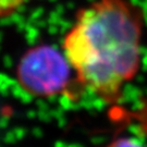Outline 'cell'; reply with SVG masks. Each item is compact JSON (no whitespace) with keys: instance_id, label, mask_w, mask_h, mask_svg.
I'll return each instance as SVG.
<instances>
[{"instance_id":"3","label":"cell","mask_w":147,"mask_h":147,"mask_svg":"<svg viewBox=\"0 0 147 147\" xmlns=\"http://www.w3.org/2000/svg\"><path fill=\"white\" fill-rule=\"evenodd\" d=\"M27 0H0V19L12 16Z\"/></svg>"},{"instance_id":"4","label":"cell","mask_w":147,"mask_h":147,"mask_svg":"<svg viewBox=\"0 0 147 147\" xmlns=\"http://www.w3.org/2000/svg\"><path fill=\"white\" fill-rule=\"evenodd\" d=\"M105 147H145L136 138L130 136H120L112 140Z\"/></svg>"},{"instance_id":"2","label":"cell","mask_w":147,"mask_h":147,"mask_svg":"<svg viewBox=\"0 0 147 147\" xmlns=\"http://www.w3.org/2000/svg\"><path fill=\"white\" fill-rule=\"evenodd\" d=\"M71 70L63 51L42 45L28 49L22 56L16 68V78L28 94L53 97L68 89L72 81Z\"/></svg>"},{"instance_id":"1","label":"cell","mask_w":147,"mask_h":147,"mask_svg":"<svg viewBox=\"0 0 147 147\" xmlns=\"http://www.w3.org/2000/svg\"><path fill=\"white\" fill-rule=\"evenodd\" d=\"M144 27V12L131 0L83 7L62 42L75 81L100 100L116 102L141 68Z\"/></svg>"}]
</instances>
